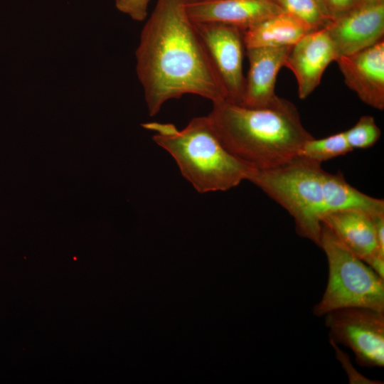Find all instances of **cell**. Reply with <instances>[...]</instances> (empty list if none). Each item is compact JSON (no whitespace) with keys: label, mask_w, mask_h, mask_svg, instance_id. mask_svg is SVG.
Masks as SVG:
<instances>
[{"label":"cell","mask_w":384,"mask_h":384,"mask_svg":"<svg viewBox=\"0 0 384 384\" xmlns=\"http://www.w3.org/2000/svg\"><path fill=\"white\" fill-rule=\"evenodd\" d=\"M321 223L327 225L341 243L363 262L378 253L372 216L357 210H341L326 214Z\"/></svg>","instance_id":"cell-13"},{"label":"cell","mask_w":384,"mask_h":384,"mask_svg":"<svg viewBox=\"0 0 384 384\" xmlns=\"http://www.w3.org/2000/svg\"><path fill=\"white\" fill-rule=\"evenodd\" d=\"M194 23L225 89L227 101L240 104L245 82L244 30L220 23Z\"/></svg>","instance_id":"cell-7"},{"label":"cell","mask_w":384,"mask_h":384,"mask_svg":"<svg viewBox=\"0 0 384 384\" xmlns=\"http://www.w3.org/2000/svg\"><path fill=\"white\" fill-rule=\"evenodd\" d=\"M207 117L223 146L255 170L289 162L314 138L303 126L295 105L279 97L262 107L229 101L213 104Z\"/></svg>","instance_id":"cell-2"},{"label":"cell","mask_w":384,"mask_h":384,"mask_svg":"<svg viewBox=\"0 0 384 384\" xmlns=\"http://www.w3.org/2000/svg\"><path fill=\"white\" fill-rule=\"evenodd\" d=\"M321 164L297 156L267 170H254L248 181L283 207L294 218L297 233L319 247L325 215Z\"/></svg>","instance_id":"cell-4"},{"label":"cell","mask_w":384,"mask_h":384,"mask_svg":"<svg viewBox=\"0 0 384 384\" xmlns=\"http://www.w3.org/2000/svg\"><path fill=\"white\" fill-rule=\"evenodd\" d=\"M292 46L251 48L246 50L249 70L240 105L250 107L270 105L278 97L277 76L284 66Z\"/></svg>","instance_id":"cell-11"},{"label":"cell","mask_w":384,"mask_h":384,"mask_svg":"<svg viewBox=\"0 0 384 384\" xmlns=\"http://www.w3.org/2000/svg\"><path fill=\"white\" fill-rule=\"evenodd\" d=\"M319 247L327 258L329 277L313 314L324 316L331 311L348 307L384 311V278L345 247L322 223Z\"/></svg>","instance_id":"cell-5"},{"label":"cell","mask_w":384,"mask_h":384,"mask_svg":"<svg viewBox=\"0 0 384 384\" xmlns=\"http://www.w3.org/2000/svg\"><path fill=\"white\" fill-rule=\"evenodd\" d=\"M199 1H201V0H199Z\"/></svg>","instance_id":"cell-24"},{"label":"cell","mask_w":384,"mask_h":384,"mask_svg":"<svg viewBox=\"0 0 384 384\" xmlns=\"http://www.w3.org/2000/svg\"><path fill=\"white\" fill-rule=\"evenodd\" d=\"M332 21L360 6V0H321Z\"/></svg>","instance_id":"cell-20"},{"label":"cell","mask_w":384,"mask_h":384,"mask_svg":"<svg viewBox=\"0 0 384 384\" xmlns=\"http://www.w3.org/2000/svg\"><path fill=\"white\" fill-rule=\"evenodd\" d=\"M322 185L325 215L341 210H361L372 217L384 215L383 199L357 190L340 172L331 174L325 171Z\"/></svg>","instance_id":"cell-15"},{"label":"cell","mask_w":384,"mask_h":384,"mask_svg":"<svg viewBox=\"0 0 384 384\" xmlns=\"http://www.w3.org/2000/svg\"><path fill=\"white\" fill-rule=\"evenodd\" d=\"M325 30L337 58L371 46L383 40L384 3L360 5L331 21Z\"/></svg>","instance_id":"cell-8"},{"label":"cell","mask_w":384,"mask_h":384,"mask_svg":"<svg viewBox=\"0 0 384 384\" xmlns=\"http://www.w3.org/2000/svg\"><path fill=\"white\" fill-rule=\"evenodd\" d=\"M186 3L188 2H193V1H199V0H185Z\"/></svg>","instance_id":"cell-23"},{"label":"cell","mask_w":384,"mask_h":384,"mask_svg":"<svg viewBox=\"0 0 384 384\" xmlns=\"http://www.w3.org/2000/svg\"><path fill=\"white\" fill-rule=\"evenodd\" d=\"M312 28L297 17L282 11L243 31L245 49L293 46Z\"/></svg>","instance_id":"cell-14"},{"label":"cell","mask_w":384,"mask_h":384,"mask_svg":"<svg viewBox=\"0 0 384 384\" xmlns=\"http://www.w3.org/2000/svg\"><path fill=\"white\" fill-rule=\"evenodd\" d=\"M344 134L353 151L373 146L380 139L381 131L372 116L363 115L354 126L344 131Z\"/></svg>","instance_id":"cell-18"},{"label":"cell","mask_w":384,"mask_h":384,"mask_svg":"<svg viewBox=\"0 0 384 384\" xmlns=\"http://www.w3.org/2000/svg\"><path fill=\"white\" fill-rule=\"evenodd\" d=\"M137 73L149 114L184 95L218 104L227 93L186 10L185 0H157L140 35Z\"/></svg>","instance_id":"cell-1"},{"label":"cell","mask_w":384,"mask_h":384,"mask_svg":"<svg viewBox=\"0 0 384 384\" xmlns=\"http://www.w3.org/2000/svg\"><path fill=\"white\" fill-rule=\"evenodd\" d=\"M380 253L384 255V215L372 217Z\"/></svg>","instance_id":"cell-21"},{"label":"cell","mask_w":384,"mask_h":384,"mask_svg":"<svg viewBox=\"0 0 384 384\" xmlns=\"http://www.w3.org/2000/svg\"><path fill=\"white\" fill-rule=\"evenodd\" d=\"M384 3V0H360V5H370Z\"/></svg>","instance_id":"cell-22"},{"label":"cell","mask_w":384,"mask_h":384,"mask_svg":"<svg viewBox=\"0 0 384 384\" xmlns=\"http://www.w3.org/2000/svg\"><path fill=\"white\" fill-rule=\"evenodd\" d=\"M346 85L360 100L375 109H384V41L335 60Z\"/></svg>","instance_id":"cell-9"},{"label":"cell","mask_w":384,"mask_h":384,"mask_svg":"<svg viewBox=\"0 0 384 384\" xmlns=\"http://www.w3.org/2000/svg\"><path fill=\"white\" fill-rule=\"evenodd\" d=\"M196 23H220L242 30L283 11L271 0H201L186 3Z\"/></svg>","instance_id":"cell-12"},{"label":"cell","mask_w":384,"mask_h":384,"mask_svg":"<svg viewBox=\"0 0 384 384\" xmlns=\"http://www.w3.org/2000/svg\"><path fill=\"white\" fill-rule=\"evenodd\" d=\"M344 132H338L325 138L314 137L306 142L302 146L298 156L321 163L345 155L351 151Z\"/></svg>","instance_id":"cell-16"},{"label":"cell","mask_w":384,"mask_h":384,"mask_svg":"<svg viewBox=\"0 0 384 384\" xmlns=\"http://www.w3.org/2000/svg\"><path fill=\"white\" fill-rule=\"evenodd\" d=\"M324 316L330 341L348 347L359 365L384 366V311L348 307L331 311Z\"/></svg>","instance_id":"cell-6"},{"label":"cell","mask_w":384,"mask_h":384,"mask_svg":"<svg viewBox=\"0 0 384 384\" xmlns=\"http://www.w3.org/2000/svg\"><path fill=\"white\" fill-rule=\"evenodd\" d=\"M153 140L169 152L183 176L199 193L223 191L249 179L254 169L222 144L207 116L193 118L179 130L171 123L147 122Z\"/></svg>","instance_id":"cell-3"},{"label":"cell","mask_w":384,"mask_h":384,"mask_svg":"<svg viewBox=\"0 0 384 384\" xmlns=\"http://www.w3.org/2000/svg\"><path fill=\"white\" fill-rule=\"evenodd\" d=\"M336 58L325 28L309 33L291 48L284 66L295 76L300 99L315 90L328 65Z\"/></svg>","instance_id":"cell-10"},{"label":"cell","mask_w":384,"mask_h":384,"mask_svg":"<svg viewBox=\"0 0 384 384\" xmlns=\"http://www.w3.org/2000/svg\"><path fill=\"white\" fill-rule=\"evenodd\" d=\"M283 11L308 24L313 31L325 28L331 21L321 0H271Z\"/></svg>","instance_id":"cell-17"},{"label":"cell","mask_w":384,"mask_h":384,"mask_svg":"<svg viewBox=\"0 0 384 384\" xmlns=\"http://www.w3.org/2000/svg\"><path fill=\"white\" fill-rule=\"evenodd\" d=\"M151 0H115L117 9L133 20L142 21L148 14V7Z\"/></svg>","instance_id":"cell-19"}]
</instances>
